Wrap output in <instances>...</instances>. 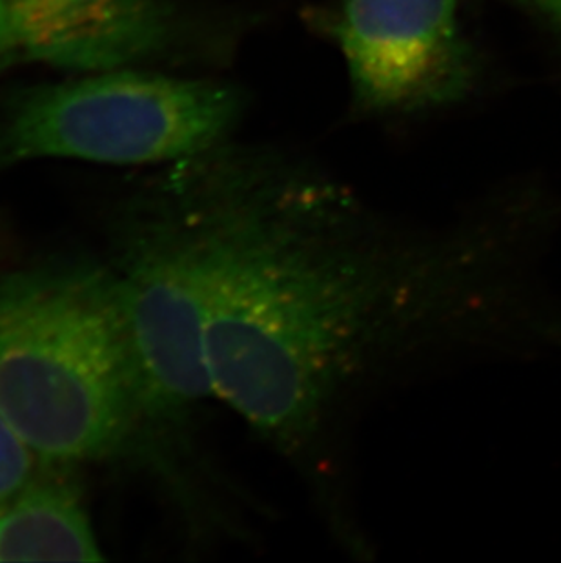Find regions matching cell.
<instances>
[{"instance_id": "6da1fadb", "label": "cell", "mask_w": 561, "mask_h": 563, "mask_svg": "<svg viewBox=\"0 0 561 563\" xmlns=\"http://www.w3.org/2000/svg\"><path fill=\"white\" fill-rule=\"evenodd\" d=\"M196 230L213 393L296 474L336 545L374 551L355 500L361 418L388 390L476 360H561L546 283L561 207L540 196L410 223L272 150L169 165Z\"/></svg>"}, {"instance_id": "7a4b0ae2", "label": "cell", "mask_w": 561, "mask_h": 563, "mask_svg": "<svg viewBox=\"0 0 561 563\" xmlns=\"http://www.w3.org/2000/svg\"><path fill=\"white\" fill-rule=\"evenodd\" d=\"M0 415L43 462L141 454V399L112 266L0 276Z\"/></svg>"}, {"instance_id": "3957f363", "label": "cell", "mask_w": 561, "mask_h": 563, "mask_svg": "<svg viewBox=\"0 0 561 563\" xmlns=\"http://www.w3.org/2000/svg\"><path fill=\"white\" fill-rule=\"evenodd\" d=\"M110 266L138 373L141 454L191 512H205L199 500L207 496L197 490L202 478L246 489L201 473L228 478L201 460L202 415L218 398L205 345L199 249L194 224L165 177L122 216Z\"/></svg>"}, {"instance_id": "277c9868", "label": "cell", "mask_w": 561, "mask_h": 563, "mask_svg": "<svg viewBox=\"0 0 561 563\" xmlns=\"http://www.w3.org/2000/svg\"><path fill=\"white\" fill-rule=\"evenodd\" d=\"M241 97L212 80L122 68L16 97L0 115V172L37 159L172 165L227 143Z\"/></svg>"}, {"instance_id": "5b68a950", "label": "cell", "mask_w": 561, "mask_h": 563, "mask_svg": "<svg viewBox=\"0 0 561 563\" xmlns=\"http://www.w3.org/2000/svg\"><path fill=\"white\" fill-rule=\"evenodd\" d=\"M336 35L355 104L366 112L441 107L471 88L458 0H343Z\"/></svg>"}, {"instance_id": "8992f818", "label": "cell", "mask_w": 561, "mask_h": 563, "mask_svg": "<svg viewBox=\"0 0 561 563\" xmlns=\"http://www.w3.org/2000/svg\"><path fill=\"white\" fill-rule=\"evenodd\" d=\"M11 11L16 60L79 74L152 59L175 26L163 0H11Z\"/></svg>"}, {"instance_id": "52a82bcc", "label": "cell", "mask_w": 561, "mask_h": 563, "mask_svg": "<svg viewBox=\"0 0 561 563\" xmlns=\"http://www.w3.org/2000/svg\"><path fill=\"white\" fill-rule=\"evenodd\" d=\"M82 490L69 463L43 462L0 510V562H102Z\"/></svg>"}, {"instance_id": "ba28073f", "label": "cell", "mask_w": 561, "mask_h": 563, "mask_svg": "<svg viewBox=\"0 0 561 563\" xmlns=\"http://www.w3.org/2000/svg\"><path fill=\"white\" fill-rule=\"evenodd\" d=\"M43 460L0 415V510L6 509L37 474Z\"/></svg>"}, {"instance_id": "9c48e42d", "label": "cell", "mask_w": 561, "mask_h": 563, "mask_svg": "<svg viewBox=\"0 0 561 563\" xmlns=\"http://www.w3.org/2000/svg\"><path fill=\"white\" fill-rule=\"evenodd\" d=\"M16 60L11 0H0V68Z\"/></svg>"}, {"instance_id": "30bf717a", "label": "cell", "mask_w": 561, "mask_h": 563, "mask_svg": "<svg viewBox=\"0 0 561 563\" xmlns=\"http://www.w3.org/2000/svg\"><path fill=\"white\" fill-rule=\"evenodd\" d=\"M541 13L561 30V0H535Z\"/></svg>"}]
</instances>
